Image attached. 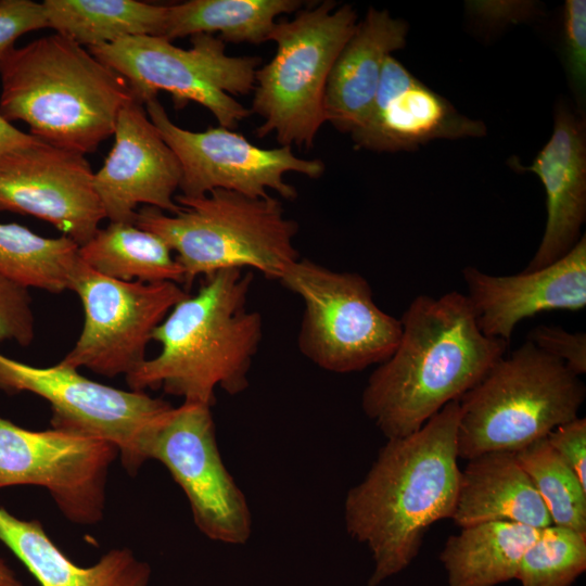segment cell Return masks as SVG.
Here are the masks:
<instances>
[{"mask_svg":"<svg viewBox=\"0 0 586 586\" xmlns=\"http://www.w3.org/2000/svg\"><path fill=\"white\" fill-rule=\"evenodd\" d=\"M458 418L454 400L418 431L387 440L364 480L347 492L346 531L373 560L368 586L407 569L426 531L453 518L460 479Z\"/></svg>","mask_w":586,"mask_h":586,"instance_id":"obj_1","label":"cell"},{"mask_svg":"<svg viewBox=\"0 0 586 586\" xmlns=\"http://www.w3.org/2000/svg\"><path fill=\"white\" fill-rule=\"evenodd\" d=\"M393 354L369 375L365 415L387 438L418 431L505 356L508 343L479 328L466 294H421L405 309Z\"/></svg>","mask_w":586,"mask_h":586,"instance_id":"obj_2","label":"cell"},{"mask_svg":"<svg viewBox=\"0 0 586 586\" xmlns=\"http://www.w3.org/2000/svg\"><path fill=\"white\" fill-rule=\"evenodd\" d=\"M253 273L225 269L204 277L156 327L160 353L126 375L130 390L162 388L183 402L213 406L215 390L230 395L249 386L263 337V318L247 308Z\"/></svg>","mask_w":586,"mask_h":586,"instance_id":"obj_3","label":"cell"},{"mask_svg":"<svg viewBox=\"0 0 586 586\" xmlns=\"http://www.w3.org/2000/svg\"><path fill=\"white\" fill-rule=\"evenodd\" d=\"M0 115L51 145L93 153L135 98L127 81L88 49L53 34L14 48L1 73Z\"/></svg>","mask_w":586,"mask_h":586,"instance_id":"obj_4","label":"cell"},{"mask_svg":"<svg viewBox=\"0 0 586 586\" xmlns=\"http://www.w3.org/2000/svg\"><path fill=\"white\" fill-rule=\"evenodd\" d=\"M179 211L144 206L135 225L160 237L183 270V284L225 269H255L278 280L300 258L295 220L273 196L254 198L216 189L201 196L175 195Z\"/></svg>","mask_w":586,"mask_h":586,"instance_id":"obj_5","label":"cell"},{"mask_svg":"<svg viewBox=\"0 0 586 586\" xmlns=\"http://www.w3.org/2000/svg\"><path fill=\"white\" fill-rule=\"evenodd\" d=\"M585 397L581 377L526 341L458 399V457L515 453L577 418Z\"/></svg>","mask_w":586,"mask_h":586,"instance_id":"obj_6","label":"cell"},{"mask_svg":"<svg viewBox=\"0 0 586 586\" xmlns=\"http://www.w3.org/2000/svg\"><path fill=\"white\" fill-rule=\"evenodd\" d=\"M357 25L349 4L322 1L276 23L268 41L273 58L255 73L251 112L263 123L258 138L276 135L281 145L313 146L326 122L323 97L331 68Z\"/></svg>","mask_w":586,"mask_h":586,"instance_id":"obj_7","label":"cell"},{"mask_svg":"<svg viewBox=\"0 0 586 586\" xmlns=\"http://www.w3.org/2000/svg\"><path fill=\"white\" fill-rule=\"evenodd\" d=\"M128 84L136 101L145 104L168 92L176 109L189 102L206 107L219 126L231 129L252 114L233 95L254 90L258 56H231L225 42L208 34L191 36L182 49L157 36H132L88 48Z\"/></svg>","mask_w":586,"mask_h":586,"instance_id":"obj_8","label":"cell"},{"mask_svg":"<svg viewBox=\"0 0 586 586\" xmlns=\"http://www.w3.org/2000/svg\"><path fill=\"white\" fill-rule=\"evenodd\" d=\"M278 281L304 303L297 346L317 367L334 373L357 372L380 365L395 351L400 319L377 305L361 275L334 271L300 257Z\"/></svg>","mask_w":586,"mask_h":586,"instance_id":"obj_9","label":"cell"},{"mask_svg":"<svg viewBox=\"0 0 586 586\" xmlns=\"http://www.w3.org/2000/svg\"><path fill=\"white\" fill-rule=\"evenodd\" d=\"M0 390L29 392L46 399L55 430L114 444L131 475L145 462L143 443L173 406L145 392L124 391L94 382L61 365L35 367L0 354Z\"/></svg>","mask_w":586,"mask_h":586,"instance_id":"obj_10","label":"cell"},{"mask_svg":"<svg viewBox=\"0 0 586 586\" xmlns=\"http://www.w3.org/2000/svg\"><path fill=\"white\" fill-rule=\"evenodd\" d=\"M71 291L80 298L84 324L74 347L60 361L113 378L129 374L146 358L156 327L189 292L174 282L122 281L79 260Z\"/></svg>","mask_w":586,"mask_h":586,"instance_id":"obj_11","label":"cell"},{"mask_svg":"<svg viewBox=\"0 0 586 586\" xmlns=\"http://www.w3.org/2000/svg\"><path fill=\"white\" fill-rule=\"evenodd\" d=\"M142 454L145 461L154 459L166 467L206 537L229 545L249 540L251 511L222 462L211 406L183 402L173 407L148 434Z\"/></svg>","mask_w":586,"mask_h":586,"instance_id":"obj_12","label":"cell"},{"mask_svg":"<svg viewBox=\"0 0 586 586\" xmlns=\"http://www.w3.org/2000/svg\"><path fill=\"white\" fill-rule=\"evenodd\" d=\"M119 455L104 440L77 433L31 431L0 417V488L44 487L76 524L102 520L109 469Z\"/></svg>","mask_w":586,"mask_h":586,"instance_id":"obj_13","label":"cell"},{"mask_svg":"<svg viewBox=\"0 0 586 586\" xmlns=\"http://www.w3.org/2000/svg\"><path fill=\"white\" fill-rule=\"evenodd\" d=\"M144 107L179 161L182 195L201 196L224 189L266 198L268 190H272L293 200L297 192L284 180L285 174L297 173L316 179L324 171L322 161L301 158L290 145L263 149L221 126L204 131L183 129L170 120L157 97L145 102Z\"/></svg>","mask_w":586,"mask_h":586,"instance_id":"obj_14","label":"cell"},{"mask_svg":"<svg viewBox=\"0 0 586 586\" xmlns=\"http://www.w3.org/2000/svg\"><path fill=\"white\" fill-rule=\"evenodd\" d=\"M85 155L37 142L0 158V211L40 218L78 246L106 218Z\"/></svg>","mask_w":586,"mask_h":586,"instance_id":"obj_15","label":"cell"},{"mask_svg":"<svg viewBox=\"0 0 586 586\" xmlns=\"http://www.w3.org/2000/svg\"><path fill=\"white\" fill-rule=\"evenodd\" d=\"M113 136V148L93 176L110 222L133 224L139 204L177 213L180 164L143 104L133 99L122 109Z\"/></svg>","mask_w":586,"mask_h":586,"instance_id":"obj_16","label":"cell"},{"mask_svg":"<svg viewBox=\"0 0 586 586\" xmlns=\"http://www.w3.org/2000/svg\"><path fill=\"white\" fill-rule=\"evenodd\" d=\"M462 276L480 330L508 343L524 319L586 307V238L583 234L561 258L537 270L495 276L467 266Z\"/></svg>","mask_w":586,"mask_h":586,"instance_id":"obj_17","label":"cell"},{"mask_svg":"<svg viewBox=\"0 0 586 586\" xmlns=\"http://www.w3.org/2000/svg\"><path fill=\"white\" fill-rule=\"evenodd\" d=\"M486 126L461 115L390 55L366 119L351 132L357 148L413 151L434 139L482 137Z\"/></svg>","mask_w":586,"mask_h":586,"instance_id":"obj_18","label":"cell"},{"mask_svg":"<svg viewBox=\"0 0 586 586\" xmlns=\"http://www.w3.org/2000/svg\"><path fill=\"white\" fill-rule=\"evenodd\" d=\"M546 192L547 220L542 241L524 271L546 267L581 239L586 218L585 124L565 105L555 115L553 131L530 166Z\"/></svg>","mask_w":586,"mask_h":586,"instance_id":"obj_19","label":"cell"},{"mask_svg":"<svg viewBox=\"0 0 586 586\" xmlns=\"http://www.w3.org/2000/svg\"><path fill=\"white\" fill-rule=\"evenodd\" d=\"M408 24L385 10L370 8L357 23L329 74L323 112L342 132H352L366 119L385 60L406 44Z\"/></svg>","mask_w":586,"mask_h":586,"instance_id":"obj_20","label":"cell"},{"mask_svg":"<svg viewBox=\"0 0 586 586\" xmlns=\"http://www.w3.org/2000/svg\"><path fill=\"white\" fill-rule=\"evenodd\" d=\"M451 520L460 528L497 521L537 530L552 525L544 501L512 451H491L468 460L460 471Z\"/></svg>","mask_w":586,"mask_h":586,"instance_id":"obj_21","label":"cell"},{"mask_svg":"<svg viewBox=\"0 0 586 586\" xmlns=\"http://www.w3.org/2000/svg\"><path fill=\"white\" fill-rule=\"evenodd\" d=\"M0 540L41 586H148L150 565L128 548H114L91 566L74 563L37 520L17 519L0 508Z\"/></svg>","mask_w":586,"mask_h":586,"instance_id":"obj_22","label":"cell"},{"mask_svg":"<svg viewBox=\"0 0 586 586\" xmlns=\"http://www.w3.org/2000/svg\"><path fill=\"white\" fill-rule=\"evenodd\" d=\"M538 532L504 521L461 527L440 553L448 586H498L515 579L520 561Z\"/></svg>","mask_w":586,"mask_h":586,"instance_id":"obj_23","label":"cell"},{"mask_svg":"<svg viewBox=\"0 0 586 586\" xmlns=\"http://www.w3.org/2000/svg\"><path fill=\"white\" fill-rule=\"evenodd\" d=\"M48 27L88 48L132 36L162 37L168 5L137 0H44Z\"/></svg>","mask_w":586,"mask_h":586,"instance_id":"obj_24","label":"cell"},{"mask_svg":"<svg viewBox=\"0 0 586 586\" xmlns=\"http://www.w3.org/2000/svg\"><path fill=\"white\" fill-rule=\"evenodd\" d=\"M78 252L84 264L113 279L183 284V270L168 245L135 224L110 222Z\"/></svg>","mask_w":586,"mask_h":586,"instance_id":"obj_25","label":"cell"},{"mask_svg":"<svg viewBox=\"0 0 586 586\" xmlns=\"http://www.w3.org/2000/svg\"><path fill=\"white\" fill-rule=\"evenodd\" d=\"M300 0H190L168 5L163 38L219 33L226 42L262 43L276 18L301 10Z\"/></svg>","mask_w":586,"mask_h":586,"instance_id":"obj_26","label":"cell"},{"mask_svg":"<svg viewBox=\"0 0 586 586\" xmlns=\"http://www.w3.org/2000/svg\"><path fill=\"white\" fill-rule=\"evenodd\" d=\"M78 251L65 235L47 238L17 224H0V276L27 289L69 290Z\"/></svg>","mask_w":586,"mask_h":586,"instance_id":"obj_27","label":"cell"},{"mask_svg":"<svg viewBox=\"0 0 586 586\" xmlns=\"http://www.w3.org/2000/svg\"><path fill=\"white\" fill-rule=\"evenodd\" d=\"M514 454L544 501L552 524L586 533V486L547 438Z\"/></svg>","mask_w":586,"mask_h":586,"instance_id":"obj_28","label":"cell"},{"mask_svg":"<svg viewBox=\"0 0 586 586\" xmlns=\"http://www.w3.org/2000/svg\"><path fill=\"white\" fill-rule=\"evenodd\" d=\"M586 570V533L540 528L525 550L515 579L521 586H572Z\"/></svg>","mask_w":586,"mask_h":586,"instance_id":"obj_29","label":"cell"},{"mask_svg":"<svg viewBox=\"0 0 586 586\" xmlns=\"http://www.w3.org/2000/svg\"><path fill=\"white\" fill-rule=\"evenodd\" d=\"M35 335V319L28 289L0 276V343L14 341L29 345Z\"/></svg>","mask_w":586,"mask_h":586,"instance_id":"obj_30","label":"cell"},{"mask_svg":"<svg viewBox=\"0 0 586 586\" xmlns=\"http://www.w3.org/2000/svg\"><path fill=\"white\" fill-rule=\"evenodd\" d=\"M47 27L42 3L33 0H0V73L21 36Z\"/></svg>","mask_w":586,"mask_h":586,"instance_id":"obj_31","label":"cell"},{"mask_svg":"<svg viewBox=\"0 0 586 586\" xmlns=\"http://www.w3.org/2000/svg\"><path fill=\"white\" fill-rule=\"evenodd\" d=\"M566 68L578 95L586 86V1L568 0L563 12Z\"/></svg>","mask_w":586,"mask_h":586,"instance_id":"obj_32","label":"cell"},{"mask_svg":"<svg viewBox=\"0 0 586 586\" xmlns=\"http://www.w3.org/2000/svg\"><path fill=\"white\" fill-rule=\"evenodd\" d=\"M527 341L562 361L576 375L586 372L584 332H569L561 327L539 324L528 332Z\"/></svg>","mask_w":586,"mask_h":586,"instance_id":"obj_33","label":"cell"},{"mask_svg":"<svg viewBox=\"0 0 586 586\" xmlns=\"http://www.w3.org/2000/svg\"><path fill=\"white\" fill-rule=\"evenodd\" d=\"M546 438L586 486V419L577 417L559 425Z\"/></svg>","mask_w":586,"mask_h":586,"instance_id":"obj_34","label":"cell"},{"mask_svg":"<svg viewBox=\"0 0 586 586\" xmlns=\"http://www.w3.org/2000/svg\"><path fill=\"white\" fill-rule=\"evenodd\" d=\"M38 140L40 139L15 128L0 115V158Z\"/></svg>","mask_w":586,"mask_h":586,"instance_id":"obj_35","label":"cell"},{"mask_svg":"<svg viewBox=\"0 0 586 586\" xmlns=\"http://www.w3.org/2000/svg\"><path fill=\"white\" fill-rule=\"evenodd\" d=\"M0 586H24L14 572L0 558Z\"/></svg>","mask_w":586,"mask_h":586,"instance_id":"obj_36","label":"cell"}]
</instances>
